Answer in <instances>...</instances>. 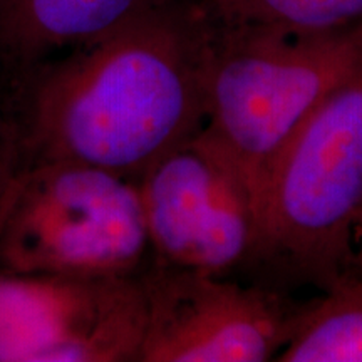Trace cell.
Returning <instances> with one entry per match:
<instances>
[{
    "label": "cell",
    "mask_w": 362,
    "mask_h": 362,
    "mask_svg": "<svg viewBox=\"0 0 362 362\" xmlns=\"http://www.w3.org/2000/svg\"><path fill=\"white\" fill-rule=\"evenodd\" d=\"M151 253L138 181L62 160H29L0 202V270L136 275Z\"/></svg>",
    "instance_id": "277c9868"
},
{
    "label": "cell",
    "mask_w": 362,
    "mask_h": 362,
    "mask_svg": "<svg viewBox=\"0 0 362 362\" xmlns=\"http://www.w3.org/2000/svg\"><path fill=\"white\" fill-rule=\"evenodd\" d=\"M161 0H0V61L33 69L111 34Z\"/></svg>",
    "instance_id": "ba28073f"
},
{
    "label": "cell",
    "mask_w": 362,
    "mask_h": 362,
    "mask_svg": "<svg viewBox=\"0 0 362 362\" xmlns=\"http://www.w3.org/2000/svg\"><path fill=\"white\" fill-rule=\"evenodd\" d=\"M136 181L153 262L215 275L260 262L259 192L205 126Z\"/></svg>",
    "instance_id": "5b68a950"
},
{
    "label": "cell",
    "mask_w": 362,
    "mask_h": 362,
    "mask_svg": "<svg viewBox=\"0 0 362 362\" xmlns=\"http://www.w3.org/2000/svg\"><path fill=\"white\" fill-rule=\"evenodd\" d=\"M138 279L146 304L139 362L275 361L300 307L269 288L158 262Z\"/></svg>",
    "instance_id": "52a82bcc"
},
{
    "label": "cell",
    "mask_w": 362,
    "mask_h": 362,
    "mask_svg": "<svg viewBox=\"0 0 362 362\" xmlns=\"http://www.w3.org/2000/svg\"><path fill=\"white\" fill-rule=\"evenodd\" d=\"M27 163L22 126L13 124L0 103V202L8 185Z\"/></svg>",
    "instance_id": "8fae6325"
},
{
    "label": "cell",
    "mask_w": 362,
    "mask_h": 362,
    "mask_svg": "<svg viewBox=\"0 0 362 362\" xmlns=\"http://www.w3.org/2000/svg\"><path fill=\"white\" fill-rule=\"evenodd\" d=\"M211 33L206 4L161 0L61 61L33 67L27 161H74L138 180L205 126Z\"/></svg>",
    "instance_id": "6da1fadb"
},
{
    "label": "cell",
    "mask_w": 362,
    "mask_h": 362,
    "mask_svg": "<svg viewBox=\"0 0 362 362\" xmlns=\"http://www.w3.org/2000/svg\"><path fill=\"white\" fill-rule=\"evenodd\" d=\"M279 362H362V277L349 275L298 307Z\"/></svg>",
    "instance_id": "9c48e42d"
},
{
    "label": "cell",
    "mask_w": 362,
    "mask_h": 362,
    "mask_svg": "<svg viewBox=\"0 0 362 362\" xmlns=\"http://www.w3.org/2000/svg\"><path fill=\"white\" fill-rule=\"evenodd\" d=\"M214 19V17H211ZM362 61V22L293 35L214 19L205 128L240 161L260 197L285 144Z\"/></svg>",
    "instance_id": "7a4b0ae2"
},
{
    "label": "cell",
    "mask_w": 362,
    "mask_h": 362,
    "mask_svg": "<svg viewBox=\"0 0 362 362\" xmlns=\"http://www.w3.org/2000/svg\"><path fill=\"white\" fill-rule=\"evenodd\" d=\"M144 327L138 274L0 270V362H139Z\"/></svg>",
    "instance_id": "8992f818"
},
{
    "label": "cell",
    "mask_w": 362,
    "mask_h": 362,
    "mask_svg": "<svg viewBox=\"0 0 362 362\" xmlns=\"http://www.w3.org/2000/svg\"><path fill=\"white\" fill-rule=\"evenodd\" d=\"M352 275L362 277V220L357 226L354 238V257H352Z\"/></svg>",
    "instance_id": "7c38bea8"
},
{
    "label": "cell",
    "mask_w": 362,
    "mask_h": 362,
    "mask_svg": "<svg viewBox=\"0 0 362 362\" xmlns=\"http://www.w3.org/2000/svg\"><path fill=\"white\" fill-rule=\"evenodd\" d=\"M362 220V61L285 144L262 193L260 262L325 291L352 275Z\"/></svg>",
    "instance_id": "3957f363"
},
{
    "label": "cell",
    "mask_w": 362,
    "mask_h": 362,
    "mask_svg": "<svg viewBox=\"0 0 362 362\" xmlns=\"http://www.w3.org/2000/svg\"><path fill=\"white\" fill-rule=\"evenodd\" d=\"M223 25L310 35L347 29L362 22V0H206Z\"/></svg>",
    "instance_id": "30bf717a"
}]
</instances>
